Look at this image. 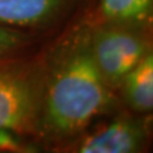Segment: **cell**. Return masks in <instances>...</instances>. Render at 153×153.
<instances>
[{
  "instance_id": "6da1fadb",
  "label": "cell",
  "mask_w": 153,
  "mask_h": 153,
  "mask_svg": "<svg viewBox=\"0 0 153 153\" xmlns=\"http://www.w3.org/2000/svg\"><path fill=\"white\" fill-rule=\"evenodd\" d=\"M117 105L116 92L101 76L88 45V25L61 38L42 60L39 109L33 135L47 144H66Z\"/></svg>"
},
{
  "instance_id": "7a4b0ae2",
  "label": "cell",
  "mask_w": 153,
  "mask_h": 153,
  "mask_svg": "<svg viewBox=\"0 0 153 153\" xmlns=\"http://www.w3.org/2000/svg\"><path fill=\"white\" fill-rule=\"evenodd\" d=\"M42 60L0 64V150L18 148L15 136L34 133Z\"/></svg>"
},
{
  "instance_id": "3957f363",
  "label": "cell",
  "mask_w": 153,
  "mask_h": 153,
  "mask_svg": "<svg viewBox=\"0 0 153 153\" xmlns=\"http://www.w3.org/2000/svg\"><path fill=\"white\" fill-rule=\"evenodd\" d=\"M86 25L93 60L108 86L117 92L124 77L152 51L150 28L100 22Z\"/></svg>"
},
{
  "instance_id": "277c9868",
  "label": "cell",
  "mask_w": 153,
  "mask_h": 153,
  "mask_svg": "<svg viewBox=\"0 0 153 153\" xmlns=\"http://www.w3.org/2000/svg\"><path fill=\"white\" fill-rule=\"evenodd\" d=\"M151 116L121 114L94 131L75 138L69 151L77 153H137L146 148Z\"/></svg>"
},
{
  "instance_id": "5b68a950",
  "label": "cell",
  "mask_w": 153,
  "mask_h": 153,
  "mask_svg": "<svg viewBox=\"0 0 153 153\" xmlns=\"http://www.w3.org/2000/svg\"><path fill=\"white\" fill-rule=\"evenodd\" d=\"M76 0H0V26L31 31L58 22Z\"/></svg>"
},
{
  "instance_id": "8992f818",
  "label": "cell",
  "mask_w": 153,
  "mask_h": 153,
  "mask_svg": "<svg viewBox=\"0 0 153 153\" xmlns=\"http://www.w3.org/2000/svg\"><path fill=\"white\" fill-rule=\"evenodd\" d=\"M117 92L124 103L138 115H151L153 108V51L140 61L123 79Z\"/></svg>"
},
{
  "instance_id": "52a82bcc",
  "label": "cell",
  "mask_w": 153,
  "mask_h": 153,
  "mask_svg": "<svg viewBox=\"0 0 153 153\" xmlns=\"http://www.w3.org/2000/svg\"><path fill=\"white\" fill-rule=\"evenodd\" d=\"M153 0H98L94 22L150 28Z\"/></svg>"
},
{
  "instance_id": "ba28073f",
  "label": "cell",
  "mask_w": 153,
  "mask_h": 153,
  "mask_svg": "<svg viewBox=\"0 0 153 153\" xmlns=\"http://www.w3.org/2000/svg\"><path fill=\"white\" fill-rule=\"evenodd\" d=\"M28 31L0 26V64L13 59L32 42Z\"/></svg>"
}]
</instances>
